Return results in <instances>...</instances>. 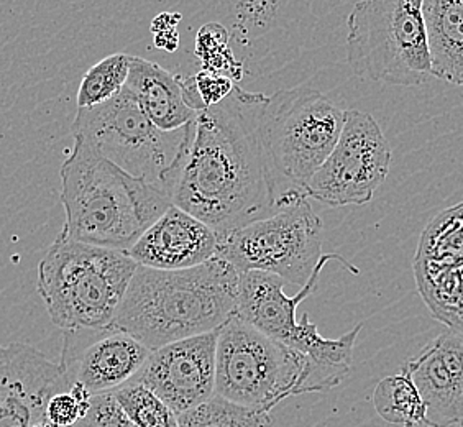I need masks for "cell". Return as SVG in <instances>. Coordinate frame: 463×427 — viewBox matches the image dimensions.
I'll return each mask as SVG.
<instances>
[{"mask_svg": "<svg viewBox=\"0 0 463 427\" xmlns=\"http://www.w3.org/2000/svg\"><path fill=\"white\" fill-rule=\"evenodd\" d=\"M392 166V148L372 114L350 109L339 142L306 186V196L329 207L373 199Z\"/></svg>", "mask_w": 463, "mask_h": 427, "instance_id": "obj_11", "label": "cell"}, {"mask_svg": "<svg viewBox=\"0 0 463 427\" xmlns=\"http://www.w3.org/2000/svg\"><path fill=\"white\" fill-rule=\"evenodd\" d=\"M345 124V110L307 88L278 90L268 98L263 137L278 176L306 195L312 176L329 158Z\"/></svg>", "mask_w": 463, "mask_h": 427, "instance_id": "obj_9", "label": "cell"}, {"mask_svg": "<svg viewBox=\"0 0 463 427\" xmlns=\"http://www.w3.org/2000/svg\"><path fill=\"white\" fill-rule=\"evenodd\" d=\"M217 243V232L191 214L171 205L127 255L138 267L179 271L214 260Z\"/></svg>", "mask_w": 463, "mask_h": 427, "instance_id": "obj_17", "label": "cell"}, {"mask_svg": "<svg viewBox=\"0 0 463 427\" xmlns=\"http://www.w3.org/2000/svg\"><path fill=\"white\" fill-rule=\"evenodd\" d=\"M219 330L152 350L132 382L156 394L176 416L215 394V350Z\"/></svg>", "mask_w": 463, "mask_h": 427, "instance_id": "obj_13", "label": "cell"}, {"mask_svg": "<svg viewBox=\"0 0 463 427\" xmlns=\"http://www.w3.org/2000/svg\"><path fill=\"white\" fill-rule=\"evenodd\" d=\"M460 427H463V422H462V424H460Z\"/></svg>", "mask_w": 463, "mask_h": 427, "instance_id": "obj_30", "label": "cell"}, {"mask_svg": "<svg viewBox=\"0 0 463 427\" xmlns=\"http://www.w3.org/2000/svg\"><path fill=\"white\" fill-rule=\"evenodd\" d=\"M324 255L321 219L309 197H299L265 219L221 233L215 259L241 275L260 271L303 288Z\"/></svg>", "mask_w": 463, "mask_h": 427, "instance_id": "obj_8", "label": "cell"}, {"mask_svg": "<svg viewBox=\"0 0 463 427\" xmlns=\"http://www.w3.org/2000/svg\"><path fill=\"white\" fill-rule=\"evenodd\" d=\"M152 350L124 330L104 327L64 332L61 365L68 383H80L96 396L132 382Z\"/></svg>", "mask_w": 463, "mask_h": 427, "instance_id": "obj_14", "label": "cell"}, {"mask_svg": "<svg viewBox=\"0 0 463 427\" xmlns=\"http://www.w3.org/2000/svg\"><path fill=\"white\" fill-rule=\"evenodd\" d=\"M268 96L239 86L183 128L178 155L161 178L171 204L217 235L307 197L278 176L263 137Z\"/></svg>", "mask_w": 463, "mask_h": 427, "instance_id": "obj_1", "label": "cell"}, {"mask_svg": "<svg viewBox=\"0 0 463 427\" xmlns=\"http://www.w3.org/2000/svg\"><path fill=\"white\" fill-rule=\"evenodd\" d=\"M418 288L434 318L463 330V203L437 215L414 259Z\"/></svg>", "mask_w": 463, "mask_h": 427, "instance_id": "obj_12", "label": "cell"}, {"mask_svg": "<svg viewBox=\"0 0 463 427\" xmlns=\"http://www.w3.org/2000/svg\"><path fill=\"white\" fill-rule=\"evenodd\" d=\"M402 370L426 406V426L463 422V330L447 327Z\"/></svg>", "mask_w": 463, "mask_h": 427, "instance_id": "obj_16", "label": "cell"}, {"mask_svg": "<svg viewBox=\"0 0 463 427\" xmlns=\"http://www.w3.org/2000/svg\"><path fill=\"white\" fill-rule=\"evenodd\" d=\"M241 273L223 260L179 271L137 268L110 327L150 350L222 327L237 311Z\"/></svg>", "mask_w": 463, "mask_h": 427, "instance_id": "obj_2", "label": "cell"}, {"mask_svg": "<svg viewBox=\"0 0 463 427\" xmlns=\"http://www.w3.org/2000/svg\"><path fill=\"white\" fill-rule=\"evenodd\" d=\"M130 71V56L114 53L90 66L78 90V109L100 106L124 90Z\"/></svg>", "mask_w": 463, "mask_h": 427, "instance_id": "obj_21", "label": "cell"}, {"mask_svg": "<svg viewBox=\"0 0 463 427\" xmlns=\"http://www.w3.org/2000/svg\"><path fill=\"white\" fill-rule=\"evenodd\" d=\"M60 176L61 235L94 247L127 253L173 205L160 186L127 175L80 137Z\"/></svg>", "mask_w": 463, "mask_h": 427, "instance_id": "obj_3", "label": "cell"}, {"mask_svg": "<svg viewBox=\"0 0 463 427\" xmlns=\"http://www.w3.org/2000/svg\"><path fill=\"white\" fill-rule=\"evenodd\" d=\"M33 427H53L46 419H43V421H40V422H36L35 426Z\"/></svg>", "mask_w": 463, "mask_h": 427, "instance_id": "obj_29", "label": "cell"}, {"mask_svg": "<svg viewBox=\"0 0 463 427\" xmlns=\"http://www.w3.org/2000/svg\"><path fill=\"white\" fill-rule=\"evenodd\" d=\"M90 406H82L78 400L68 392L53 394L45 408V419L53 427H72L84 414Z\"/></svg>", "mask_w": 463, "mask_h": 427, "instance_id": "obj_27", "label": "cell"}, {"mask_svg": "<svg viewBox=\"0 0 463 427\" xmlns=\"http://www.w3.org/2000/svg\"><path fill=\"white\" fill-rule=\"evenodd\" d=\"M68 390L61 365L40 350L22 342L0 346V427L35 426L48 400Z\"/></svg>", "mask_w": 463, "mask_h": 427, "instance_id": "obj_15", "label": "cell"}, {"mask_svg": "<svg viewBox=\"0 0 463 427\" xmlns=\"http://www.w3.org/2000/svg\"><path fill=\"white\" fill-rule=\"evenodd\" d=\"M124 90L163 132L181 130L197 117V112L184 102L183 80L161 68L158 62L130 56Z\"/></svg>", "mask_w": 463, "mask_h": 427, "instance_id": "obj_18", "label": "cell"}, {"mask_svg": "<svg viewBox=\"0 0 463 427\" xmlns=\"http://www.w3.org/2000/svg\"><path fill=\"white\" fill-rule=\"evenodd\" d=\"M127 416L138 427H179L178 416L140 383L130 382L114 392Z\"/></svg>", "mask_w": 463, "mask_h": 427, "instance_id": "obj_23", "label": "cell"}, {"mask_svg": "<svg viewBox=\"0 0 463 427\" xmlns=\"http://www.w3.org/2000/svg\"><path fill=\"white\" fill-rule=\"evenodd\" d=\"M137 268L125 251L60 233L38 265L36 289L56 327L104 329L112 326Z\"/></svg>", "mask_w": 463, "mask_h": 427, "instance_id": "obj_5", "label": "cell"}, {"mask_svg": "<svg viewBox=\"0 0 463 427\" xmlns=\"http://www.w3.org/2000/svg\"><path fill=\"white\" fill-rule=\"evenodd\" d=\"M347 60L354 76L392 86L432 80L422 0H366L348 15Z\"/></svg>", "mask_w": 463, "mask_h": 427, "instance_id": "obj_6", "label": "cell"}, {"mask_svg": "<svg viewBox=\"0 0 463 427\" xmlns=\"http://www.w3.org/2000/svg\"><path fill=\"white\" fill-rule=\"evenodd\" d=\"M179 427H269L265 411L249 410L214 394L194 410L178 416Z\"/></svg>", "mask_w": 463, "mask_h": 427, "instance_id": "obj_22", "label": "cell"}, {"mask_svg": "<svg viewBox=\"0 0 463 427\" xmlns=\"http://www.w3.org/2000/svg\"><path fill=\"white\" fill-rule=\"evenodd\" d=\"M235 86L237 84L227 76L199 71L183 80V96L187 107L199 114L229 98Z\"/></svg>", "mask_w": 463, "mask_h": 427, "instance_id": "obj_25", "label": "cell"}, {"mask_svg": "<svg viewBox=\"0 0 463 427\" xmlns=\"http://www.w3.org/2000/svg\"><path fill=\"white\" fill-rule=\"evenodd\" d=\"M432 78L463 86V0H422Z\"/></svg>", "mask_w": 463, "mask_h": 427, "instance_id": "obj_19", "label": "cell"}, {"mask_svg": "<svg viewBox=\"0 0 463 427\" xmlns=\"http://www.w3.org/2000/svg\"><path fill=\"white\" fill-rule=\"evenodd\" d=\"M232 25L229 35L233 36L241 45H247L250 40L268 33L277 22L279 10L285 9L283 2H235L231 5Z\"/></svg>", "mask_w": 463, "mask_h": 427, "instance_id": "obj_24", "label": "cell"}, {"mask_svg": "<svg viewBox=\"0 0 463 427\" xmlns=\"http://www.w3.org/2000/svg\"><path fill=\"white\" fill-rule=\"evenodd\" d=\"M72 137L92 143L127 175L160 186L163 175L178 155L183 128L163 132L122 90L100 106L78 109Z\"/></svg>", "mask_w": 463, "mask_h": 427, "instance_id": "obj_10", "label": "cell"}, {"mask_svg": "<svg viewBox=\"0 0 463 427\" xmlns=\"http://www.w3.org/2000/svg\"><path fill=\"white\" fill-rule=\"evenodd\" d=\"M72 427H138L118 404L114 392L90 398V410Z\"/></svg>", "mask_w": 463, "mask_h": 427, "instance_id": "obj_26", "label": "cell"}, {"mask_svg": "<svg viewBox=\"0 0 463 427\" xmlns=\"http://www.w3.org/2000/svg\"><path fill=\"white\" fill-rule=\"evenodd\" d=\"M376 413L390 424L404 427L426 426V406L419 396L410 375L402 370L386 376L376 384L373 393Z\"/></svg>", "mask_w": 463, "mask_h": 427, "instance_id": "obj_20", "label": "cell"}, {"mask_svg": "<svg viewBox=\"0 0 463 427\" xmlns=\"http://www.w3.org/2000/svg\"><path fill=\"white\" fill-rule=\"evenodd\" d=\"M229 52V32L219 24H207L199 30L196 54L203 62Z\"/></svg>", "mask_w": 463, "mask_h": 427, "instance_id": "obj_28", "label": "cell"}, {"mask_svg": "<svg viewBox=\"0 0 463 427\" xmlns=\"http://www.w3.org/2000/svg\"><path fill=\"white\" fill-rule=\"evenodd\" d=\"M330 260H339L354 275L360 270L342 259L339 253H326L316 267L309 281L294 294L283 291L286 281L275 275L249 271L241 273L239 285V304L235 314L278 344L299 352L311 365V393H326L339 386L352 372L354 348L364 324L345 332L339 338H324L309 314L298 320V308L309 298L321 276L322 268Z\"/></svg>", "mask_w": 463, "mask_h": 427, "instance_id": "obj_4", "label": "cell"}, {"mask_svg": "<svg viewBox=\"0 0 463 427\" xmlns=\"http://www.w3.org/2000/svg\"><path fill=\"white\" fill-rule=\"evenodd\" d=\"M309 380L306 356L267 337L237 314L219 329L215 394L223 400L269 413L286 398L309 393Z\"/></svg>", "mask_w": 463, "mask_h": 427, "instance_id": "obj_7", "label": "cell"}]
</instances>
